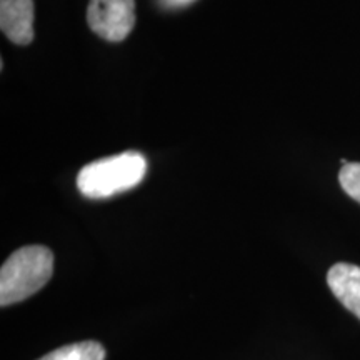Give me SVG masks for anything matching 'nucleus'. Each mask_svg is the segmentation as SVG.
I'll list each match as a JSON object with an SVG mask.
<instances>
[{
	"label": "nucleus",
	"mask_w": 360,
	"mask_h": 360,
	"mask_svg": "<svg viewBox=\"0 0 360 360\" xmlns=\"http://www.w3.org/2000/svg\"><path fill=\"white\" fill-rule=\"evenodd\" d=\"M53 254L44 245H27L15 250L0 269V305L22 302L51 281Z\"/></svg>",
	"instance_id": "nucleus-1"
},
{
	"label": "nucleus",
	"mask_w": 360,
	"mask_h": 360,
	"mask_svg": "<svg viewBox=\"0 0 360 360\" xmlns=\"http://www.w3.org/2000/svg\"><path fill=\"white\" fill-rule=\"evenodd\" d=\"M146 172V157L124 152L85 165L77 175V187L87 199H107L139 186Z\"/></svg>",
	"instance_id": "nucleus-2"
},
{
	"label": "nucleus",
	"mask_w": 360,
	"mask_h": 360,
	"mask_svg": "<svg viewBox=\"0 0 360 360\" xmlns=\"http://www.w3.org/2000/svg\"><path fill=\"white\" fill-rule=\"evenodd\" d=\"M87 24L109 42H122L135 25V0H90Z\"/></svg>",
	"instance_id": "nucleus-3"
},
{
	"label": "nucleus",
	"mask_w": 360,
	"mask_h": 360,
	"mask_svg": "<svg viewBox=\"0 0 360 360\" xmlns=\"http://www.w3.org/2000/svg\"><path fill=\"white\" fill-rule=\"evenodd\" d=\"M34 0H0V29L11 42L29 45L34 40Z\"/></svg>",
	"instance_id": "nucleus-4"
},
{
	"label": "nucleus",
	"mask_w": 360,
	"mask_h": 360,
	"mask_svg": "<svg viewBox=\"0 0 360 360\" xmlns=\"http://www.w3.org/2000/svg\"><path fill=\"white\" fill-rule=\"evenodd\" d=\"M327 283L339 302L360 319V267L339 262L327 274Z\"/></svg>",
	"instance_id": "nucleus-5"
},
{
	"label": "nucleus",
	"mask_w": 360,
	"mask_h": 360,
	"mask_svg": "<svg viewBox=\"0 0 360 360\" xmlns=\"http://www.w3.org/2000/svg\"><path fill=\"white\" fill-rule=\"evenodd\" d=\"M105 359V350L98 342H77V344H69L64 347L52 350L51 354L44 355L39 360H103Z\"/></svg>",
	"instance_id": "nucleus-6"
},
{
	"label": "nucleus",
	"mask_w": 360,
	"mask_h": 360,
	"mask_svg": "<svg viewBox=\"0 0 360 360\" xmlns=\"http://www.w3.org/2000/svg\"><path fill=\"white\" fill-rule=\"evenodd\" d=\"M339 182L344 192L360 204V162L342 165L339 172Z\"/></svg>",
	"instance_id": "nucleus-7"
},
{
	"label": "nucleus",
	"mask_w": 360,
	"mask_h": 360,
	"mask_svg": "<svg viewBox=\"0 0 360 360\" xmlns=\"http://www.w3.org/2000/svg\"><path fill=\"white\" fill-rule=\"evenodd\" d=\"M170 4H174V6H187V4L193 2V0H169Z\"/></svg>",
	"instance_id": "nucleus-8"
}]
</instances>
